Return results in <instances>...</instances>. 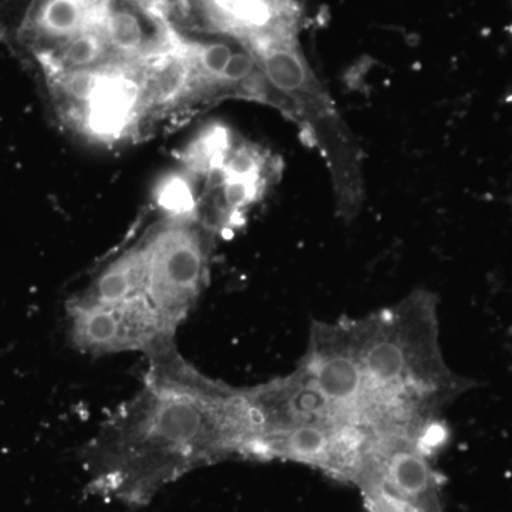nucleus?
Listing matches in <instances>:
<instances>
[{
  "label": "nucleus",
  "mask_w": 512,
  "mask_h": 512,
  "mask_svg": "<svg viewBox=\"0 0 512 512\" xmlns=\"http://www.w3.org/2000/svg\"><path fill=\"white\" fill-rule=\"evenodd\" d=\"M147 357L140 389L83 451L90 493L133 508L197 468L247 458L251 436L244 387L205 376L175 345Z\"/></svg>",
  "instance_id": "f257e3e1"
},
{
  "label": "nucleus",
  "mask_w": 512,
  "mask_h": 512,
  "mask_svg": "<svg viewBox=\"0 0 512 512\" xmlns=\"http://www.w3.org/2000/svg\"><path fill=\"white\" fill-rule=\"evenodd\" d=\"M436 295L417 289L387 308L352 319L357 355L380 436L419 441L470 382L451 372L439 340Z\"/></svg>",
  "instance_id": "f03ea898"
},
{
  "label": "nucleus",
  "mask_w": 512,
  "mask_h": 512,
  "mask_svg": "<svg viewBox=\"0 0 512 512\" xmlns=\"http://www.w3.org/2000/svg\"><path fill=\"white\" fill-rule=\"evenodd\" d=\"M180 170L194 188L195 220L215 238L227 239L265 200L281 178L282 164L271 151L215 123L185 147Z\"/></svg>",
  "instance_id": "7ed1b4c3"
},
{
  "label": "nucleus",
  "mask_w": 512,
  "mask_h": 512,
  "mask_svg": "<svg viewBox=\"0 0 512 512\" xmlns=\"http://www.w3.org/2000/svg\"><path fill=\"white\" fill-rule=\"evenodd\" d=\"M141 237L148 299L175 336L207 288L217 238L195 218L171 215H163Z\"/></svg>",
  "instance_id": "20e7f679"
},
{
  "label": "nucleus",
  "mask_w": 512,
  "mask_h": 512,
  "mask_svg": "<svg viewBox=\"0 0 512 512\" xmlns=\"http://www.w3.org/2000/svg\"><path fill=\"white\" fill-rule=\"evenodd\" d=\"M301 365L346 420L372 429L352 319L315 320Z\"/></svg>",
  "instance_id": "39448f33"
},
{
  "label": "nucleus",
  "mask_w": 512,
  "mask_h": 512,
  "mask_svg": "<svg viewBox=\"0 0 512 512\" xmlns=\"http://www.w3.org/2000/svg\"><path fill=\"white\" fill-rule=\"evenodd\" d=\"M305 0H177L185 28L217 33L254 45L299 36Z\"/></svg>",
  "instance_id": "423d86ee"
},
{
  "label": "nucleus",
  "mask_w": 512,
  "mask_h": 512,
  "mask_svg": "<svg viewBox=\"0 0 512 512\" xmlns=\"http://www.w3.org/2000/svg\"><path fill=\"white\" fill-rule=\"evenodd\" d=\"M416 441L377 436L357 488L372 485L423 512H444L443 477Z\"/></svg>",
  "instance_id": "0eeeda50"
},
{
  "label": "nucleus",
  "mask_w": 512,
  "mask_h": 512,
  "mask_svg": "<svg viewBox=\"0 0 512 512\" xmlns=\"http://www.w3.org/2000/svg\"><path fill=\"white\" fill-rule=\"evenodd\" d=\"M2 35L29 66L55 52L103 18L109 0H22Z\"/></svg>",
  "instance_id": "6e6552de"
},
{
  "label": "nucleus",
  "mask_w": 512,
  "mask_h": 512,
  "mask_svg": "<svg viewBox=\"0 0 512 512\" xmlns=\"http://www.w3.org/2000/svg\"><path fill=\"white\" fill-rule=\"evenodd\" d=\"M359 490L362 493L363 504H365L367 512H423L414 505L399 500L392 494L372 487V485H366Z\"/></svg>",
  "instance_id": "1a4fd4ad"
}]
</instances>
